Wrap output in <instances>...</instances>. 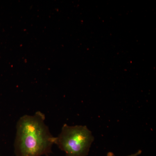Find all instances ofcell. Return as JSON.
Here are the masks:
<instances>
[{
    "mask_svg": "<svg viewBox=\"0 0 156 156\" xmlns=\"http://www.w3.org/2000/svg\"><path fill=\"white\" fill-rule=\"evenodd\" d=\"M55 136L45 122V116L38 111L20 118L16 126L14 152L16 156H41L49 154Z\"/></svg>",
    "mask_w": 156,
    "mask_h": 156,
    "instance_id": "obj_1",
    "label": "cell"
},
{
    "mask_svg": "<svg viewBox=\"0 0 156 156\" xmlns=\"http://www.w3.org/2000/svg\"><path fill=\"white\" fill-rule=\"evenodd\" d=\"M94 140L92 131L87 126L65 124L55 137L54 144L65 153L66 156H87Z\"/></svg>",
    "mask_w": 156,
    "mask_h": 156,
    "instance_id": "obj_2",
    "label": "cell"
},
{
    "mask_svg": "<svg viewBox=\"0 0 156 156\" xmlns=\"http://www.w3.org/2000/svg\"><path fill=\"white\" fill-rule=\"evenodd\" d=\"M141 153H142V151L141 150H138L136 152L134 153V154H131L130 155H128L126 156H138L140 155L141 154ZM107 156H116L115 155L114 153H113L112 152H109L107 154Z\"/></svg>",
    "mask_w": 156,
    "mask_h": 156,
    "instance_id": "obj_3",
    "label": "cell"
}]
</instances>
